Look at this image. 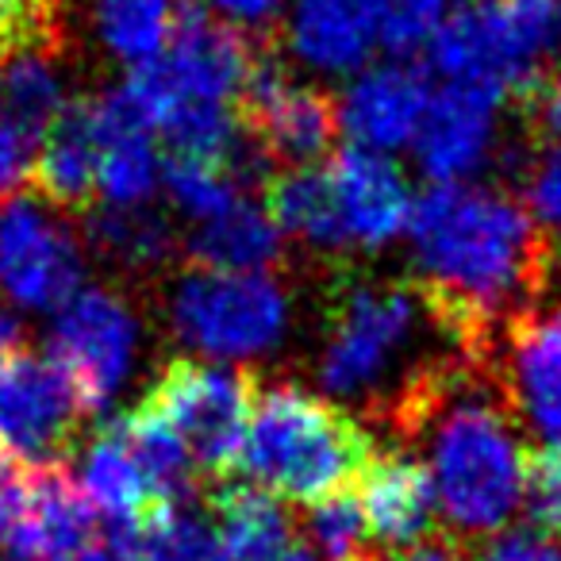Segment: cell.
Here are the masks:
<instances>
[{
	"mask_svg": "<svg viewBox=\"0 0 561 561\" xmlns=\"http://www.w3.org/2000/svg\"><path fill=\"white\" fill-rule=\"evenodd\" d=\"M415 289L466 358L492 362L500 331L546 293L558 250L500 188L435 185L408 219Z\"/></svg>",
	"mask_w": 561,
	"mask_h": 561,
	"instance_id": "cell-1",
	"label": "cell"
},
{
	"mask_svg": "<svg viewBox=\"0 0 561 561\" xmlns=\"http://www.w3.org/2000/svg\"><path fill=\"white\" fill-rule=\"evenodd\" d=\"M381 427L423 446L435 507L454 535H492L527 496L530 454L484 362L450 358L431 369Z\"/></svg>",
	"mask_w": 561,
	"mask_h": 561,
	"instance_id": "cell-2",
	"label": "cell"
},
{
	"mask_svg": "<svg viewBox=\"0 0 561 561\" xmlns=\"http://www.w3.org/2000/svg\"><path fill=\"white\" fill-rule=\"evenodd\" d=\"M427 335H443L415 280L346 273L323 308V343L316 377L331 397L362 400L369 420L389 412L443 362L466 354H420Z\"/></svg>",
	"mask_w": 561,
	"mask_h": 561,
	"instance_id": "cell-3",
	"label": "cell"
},
{
	"mask_svg": "<svg viewBox=\"0 0 561 561\" xmlns=\"http://www.w3.org/2000/svg\"><path fill=\"white\" fill-rule=\"evenodd\" d=\"M374 458V438L343 404L293 381L254 392L239 469L273 500L323 504L351 489Z\"/></svg>",
	"mask_w": 561,
	"mask_h": 561,
	"instance_id": "cell-4",
	"label": "cell"
},
{
	"mask_svg": "<svg viewBox=\"0 0 561 561\" xmlns=\"http://www.w3.org/2000/svg\"><path fill=\"white\" fill-rule=\"evenodd\" d=\"M561 50V0H458L427 43L443 85L492 101H535Z\"/></svg>",
	"mask_w": 561,
	"mask_h": 561,
	"instance_id": "cell-5",
	"label": "cell"
},
{
	"mask_svg": "<svg viewBox=\"0 0 561 561\" xmlns=\"http://www.w3.org/2000/svg\"><path fill=\"white\" fill-rule=\"evenodd\" d=\"M181 346L208 358H254L285 339L289 297L270 273H224L188 265L165 300Z\"/></svg>",
	"mask_w": 561,
	"mask_h": 561,
	"instance_id": "cell-6",
	"label": "cell"
},
{
	"mask_svg": "<svg viewBox=\"0 0 561 561\" xmlns=\"http://www.w3.org/2000/svg\"><path fill=\"white\" fill-rule=\"evenodd\" d=\"M254 392L257 385L250 369H219L178 358L162 366L142 400L181 438L196 473L224 481L242 458Z\"/></svg>",
	"mask_w": 561,
	"mask_h": 561,
	"instance_id": "cell-7",
	"label": "cell"
},
{
	"mask_svg": "<svg viewBox=\"0 0 561 561\" xmlns=\"http://www.w3.org/2000/svg\"><path fill=\"white\" fill-rule=\"evenodd\" d=\"M96 546V507L55 466L0 469V550L9 561H73Z\"/></svg>",
	"mask_w": 561,
	"mask_h": 561,
	"instance_id": "cell-8",
	"label": "cell"
},
{
	"mask_svg": "<svg viewBox=\"0 0 561 561\" xmlns=\"http://www.w3.org/2000/svg\"><path fill=\"white\" fill-rule=\"evenodd\" d=\"M139 323L119 293L81 289L58 308L50 328V358L70 377L85 412H104L131 374Z\"/></svg>",
	"mask_w": 561,
	"mask_h": 561,
	"instance_id": "cell-9",
	"label": "cell"
},
{
	"mask_svg": "<svg viewBox=\"0 0 561 561\" xmlns=\"http://www.w3.org/2000/svg\"><path fill=\"white\" fill-rule=\"evenodd\" d=\"M489 366L515 423L561 446V262L542 297L500 331Z\"/></svg>",
	"mask_w": 561,
	"mask_h": 561,
	"instance_id": "cell-10",
	"label": "cell"
},
{
	"mask_svg": "<svg viewBox=\"0 0 561 561\" xmlns=\"http://www.w3.org/2000/svg\"><path fill=\"white\" fill-rule=\"evenodd\" d=\"M239 101L265 162L305 170L328 154L339 135V104L323 89L297 81L273 55H254Z\"/></svg>",
	"mask_w": 561,
	"mask_h": 561,
	"instance_id": "cell-11",
	"label": "cell"
},
{
	"mask_svg": "<svg viewBox=\"0 0 561 561\" xmlns=\"http://www.w3.org/2000/svg\"><path fill=\"white\" fill-rule=\"evenodd\" d=\"M78 392L55 358L20 351L0 366V454L16 466H55L81 427Z\"/></svg>",
	"mask_w": 561,
	"mask_h": 561,
	"instance_id": "cell-12",
	"label": "cell"
},
{
	"mask_svg": "<svg viewBox=\"0 0 561 561\" xmlns=\"http://www.w3.org/2000/svg\"><path fill=\"white\" fill-rule=\"evenodd\" d=\"M0 285L20 308H62L81 293V250L50 201H0Z\"/></svg>",
	"mask_w": 561,
	"mask_h": 561,
	"instance_id": "cell-13",
	"label": "cell"
},
{
	"mask_svg": "<svg viewBox=\"0 0 561 561\" xmlns=\"http://www.w3.org/2000/svg\"><path fill=\"white\" fill-rule=\"evenodd\" d=\"M250 62H254L250 43L224 20L193 4V9H181L178 32H173L165 55L154 62V70L173 96L231 104L239 101Z\"/></svg>",
	"mask_w": 561,
	"mask_h": 561,
	"instance_id": "cell-14",
	"label": "cell"
},
{
	"mask_svg": "<svg viewBox=\"0 0 561 561\" xmlns=\"http://www.w3.org/2000/svg\"><path fill=\"white\" fill-rule=\"evenodd\" d=\"M427 104L431 81L423 70L404 62L366 66L362 73H354L339 101V131L351 135L354 147L389 154V150L412 147Z\"/></svg>",
	"mask_w": 561,
	"mask_h": 561,
	"instance_id": "cell-15",
	"label": "cell"
},
{
	"mask_svg": "<svg viewBox=\"0 0 561 561\" xmlns=\"http://www.w3.org/2000/svg\"><path fill=\"white\" fill-rule=\"evenodd\" d=\"M496 112L500 101L477 89L443 85L438 93H431L412 142L420 170L435 185H461L469 173L489 165L496 154Z\"/></svg>",
	"mask_w": 561,
	"mask_h": 561,
	"instance_id": "cell-16",
	"label": "cell"
},
{
	"mask_svg": "<svg viewBox=\"0 0 561 561\" xmlns=\"http://www.w3.org/2000/svg\"><path fill=\"white\" fill-rule=\"evenodd\" d=\"M335 188L339 216H343L351 247L381 250L397 239L412 219V193L408 178L389 154L346 147L328 170Z\"/></svg>",
	"mask_w": 561,
	"mask_h": 561,
	"instance_id": "cell-17",
	"label": "cell"
},
{
	"mask_svg": "<svg viewBox=\"0 0 561 561\" xmlns=\"http://www.w3.org/2000/svg\"><path fill=\"white\" fill-rule=\"evenodd\" d=\"M358 504L366 527L385 553L415 550L431 538L435 523V489L420 458L412 454H385L358 477Z\"/></svg>",
	"mask_w": 561,
	"mask_h": 561,
	"instance_id": "cell-18",
	"label": "cell"
},
{
	"mask_svg": "<svg viewBox=\"0 0 561 561\" xmlns=\"http://www.w3.org/2000/svg\"><path fill=\"white\" fill-rule=\"evenodd\" d=\"M289 55L323 78H346L369 66L377 47L369 0H293Z\"/></svg>",
	"mask_w": 561,
	"mask_h": 561,
	"instance_id": "cell-19",
	"label": "cell"
},
{
	"mask_svg": "<svg viewBox=\"0 0 561 561\" xmlns=\"http://www.w3.org/2000/svg\"><path fill=\"white\" fill-rule=\"evenodd\" d=\"M93 104L96 124H101L96 196H104L112 208H142L162 178V165L154 154V127L142 119V112L119 85L104 96H93Z\"/></svg>",
	"mask_w": 561,
	"mask_h": 561,
	"instance_id": "cell-20",
	"label": "cell"
},
{
	"mask_svg": "<svg viewBox=\"0 0 561 561\" xmlns=\"http://www.w3.org/2000/svg\"><path fill=\"white\" fill-rule=\"evenodd\" d=\"M96 178H101V124H96L93 96L70 101L55 119L35 158V181L43 201L58 211L93 208Z\"/></svg>",
	"mask_w": 561,
	"mask_h": 561,
	"instance_id": "cell-21",
	"label": "cell"
},
{
	"mask_svg": "<svg viewBox=\"0 0 561 561\" xmlns=\"http://www.w3.org/2000/svg\"><path fill=\"white\" fill-rule=\"evenodd\" d=\"M81 489H85L89 504H93L96 512H104L108 519L119 523L116 530L139 527V523L154 519V515L173 507L158 496L150 477L142 473V466L135 461L119 420L96 431V438L85 446V458H81Z\"/></svg>",
	"mask_w": 561,
	"mask_h": 561,
	"instance_id": "cell-22",
	"label": "cell"
},
{
	"mask_svg": "<svg viewBox=\"0 0 561 561\" xmlns=\"http://www.w3.org/2000/svg\"><path fill=\"white\" fill-rule=\"evenodd\" d=\"M265 211L280 234L305 242L316 254H343L351 250L343 216H339L335 188L328 170H285L265 181Z\"/></svg>",
	"mask_w": 561,
	"mask_h": 561,
	"instance_id": "cell-23",
	"label": "cell"
},
{
	"mask_svg": "<svg viewBox=\"0 0 561 561\" xmlns=\"http://www.w3.org/2000/svg\"><path fill=\"white\" fill-rule=\"evenodd\" d=\"M185 257L201 270L262 273L280 262V231L262 204L239 201L224 216L196 224L185 239Z\"/></svg>",
	"mask_w": 561,
	"mask_h": 561,
	"instance_id": "cell-24",
	"label": "cell"
},
{
	"mask_svg": "<svg viewBox=\"0 0 561 561\" xmlns=\"http://www.w3.org/2000/svg\"><path fill=\"white\" fill-rule=\"evenodd\" d=\"M66 104V73L47 39L0 50V112L12 124L43 142Z\"/></svg>",
	"mask_w": 561,
	"mask_h": 561,
	"instance_id": "cell-25",
	"label": "cell"
},
{
	"mask_svg": "<svg viewBox=\"0 0 561 561\" xmlns=\"http://www.w3.org/2000/svg\"><path fill=\"white\" fill-rule=\"evenodd\" d=\"M211 515L227 561H277L297 542L289 515L254 484H219L211 496Z\"/></svg>",
	"mask_w": 561,
	"mask_h": 561,
	"instance_id": "cell-26",
	"label": "cell"
},
{
	"mask_svg": "<svg viewBox=\"0 0 561 561\" xmlns=\"http://www.w3.org/2000/svg\"><path fill=\"white\" fill-rule=\"evenodd\" d=\"M178 20L181 0H93L96 43L131 70L165 55Z\"/></svg>",
	"mask_w": 561,
	"mask_h": 561,
	"instance_id": "cell-27",
	"label": "cell"
},
{
	"mask_svg": "<svg viewBox=\"0 0 561 561\" xmlns=\"http://www.w3.org/2000/svg\"><path fill=\"white\" fill-rule=\"evenodd\" d=\"M89 242L101 257L119 270H154L173 254V231L165 219L142 208H89Z\"/></svg>",
	"mask_w": 561,
	"mask_h": 561,
	"instance_id": "cell-28",
	"label": "cell"
},
{
	"mask_svg": "<svg viewBox=\"0 0 561 561\" xmlns=\"http://www.w3.org/2000/svg\"><path fill=\"white\" fill-rule=\"evenodd\" d=\"M162 181H165V188H170L173 208L185 211L196 224H208V219L224 216V211L234 208L239 201H247L242 178H234L224 165L170 158V162L162 165Z\"/></svg>",
	"mask_w": 561,
	"mask_h": 561,
	"instance_id": "cell-29",
	"label": "cell"
},
{
	"mask_svg": "<svg viewBox=\"0 0 561 561\" xmlns=\"http://www.w3.org/2000/svg\"><path fill=\"white\" fill-rule=\"evenodd\" d=\"M450 9V0H369L377 43L392 55H415L427 47Z\"/></svg>",
	"mask_w": 561,
	"mask_h": 561,
	"instance_id": "cell-30",
	"label": "cell"
},
{
	"mask_svg": "<svg viewBox=\"0 0 561 561\" xmlns=\"http://www.w3.org/2000/svg\"><path fill=\"white\" fill-rule=\"evenodd\" d=\"M523 193H527V211L538 231L550 242H561V142H550L535 158H527Z\"/></svg>",
	"mask_w": 561,
	"mask_h": 561,
	"instance_id": "cell-31",
	"label": "cell"
},
{
	"mask_svg": "<svg viewBox=\"0 0 561 561\" xmlns=\"http://www.w3.org/2000/svg\"><path fill=\"white\" fill-rule=\"evenodd\" d=\"M527 504L530 523L561 538V446L530 454L527 461Z\"/></svg>",
	"mask_w": 561,
	"mask_h": 561,
	"instance_id": "cell-32",
	"label": "cell"
},
{
	"mask_svg": "<svg viewBox=\"0 0 561 561\" xmlns=\"http://www.w3.org/2000/svg\"><path fill=\"white\" fill-rule=\"evenodd\" d=\"M43 142L35 135H27L20 124H12L0 112V201L16 196L27 181L35 178V158H39Z\"/></svg>",
	"mask_w": 561,
	"mask_h": 561,
	"instance_id": "cell-33",
	"label": "cell"
},
{
	"mask_svg": "<svg viewBox=\"0 0 561 561\" xmlns=\"http://www.w3.org/2000/svg\"><path fill=\"white\" fill-rule=\"evenodd\" d=\"M473 561H561V538H553L550 530L523 523L504 535H496L481 550V558Z\"/></svg>",
	"mask_w": 561,
	"mask_h": 561,
	"instance_id": "cell-34",
	"label": "cell"
},
{
	"mask_svg": "<svg viewBox=\"0 0 561 561\" xmlns=\"http://www.w3.org/2000/svg\"><path fill=\"white\" fill-rule=\"evenodd\" d=\"M50 12L55 0H0V50L47 39Z\"/></svg>",
	"mask_w": 561,
	"mask_h": 561,
	"instance_id": "cell-35",
	"label": "cell"
},
{
	"mask_svg": "<svg viewBox=\"0 0 561 561\" xmlns=\"http://www.w3.org/2000/svg\"><path fill=\"white\" fill-rule=\"evenodd\" d=\"M201 9L224 20L234 32H270L277 24L285 0H201Z\"/></svg>",
	"mask_w": 561,
	"mask_h": 561,
	"instance_id": "cell-36",
	"label": "cell"
},
{
	"mask_svg": "<svg viewBox=\"0 0 561 561\" xmlns=\"http://www.w3.org/2000/svg\"><path fill=\"white\" fill-rule=\"evenodd\" d=\"M530 104H535V116H538V124H542V131L561 139V73L553 81H546Z\"/></svg>",
	"mask_w": 561,
	"mask_h": 561,
	"instance_id": "cell-37",
	"label": "cell"
},
{
	"mask_svg": "<svg viewBox=\"0 0 561 561\" xmlns=\"http://www.w3.org/2000/svg\"><path fill=\"white\" fill-rule=\"evenodd\" d=\"M392 561H473V558H469V550L461 542H450V538H427L423 546L397 553Z\"/></svg>",
	"mask_w": 561,
	"mask_h": 561,
	"instance_id": "cell-38",
	"label": "cell"
},
{
	"mask_svg": "<svg viewBox=\"0 0 561 561\" xmlns=\"http://www.w3.org/2000/svg\"><path fill=\"white\" fill-rule=\"evenodd\" d=\"M277 561H320V558H316V553H312V550H308V546L293 542V546H289V550L280 553V558H277Z\"/></svg>",
	"mask_w": 561,
	"mask_h": 561,
	"instance_id": "cell-39",
	"label": "cell"
},
{
	"mask_svg": "<svg viewBox=\"0 0 561 561\" xmlns=\"http://www.w3.org/2000/svg\"><path fill=\"white\" fill-rule=\"evenodd\" d=\"M73 561H124V558H119V553L116 550H96V546H93V550H85V553H81V558H73Z\"/></svg>",
	"mask_w": 561,
	"mask_h": 561,
	"instance_id": "cell-40",
	"label": "cell"
}]
</instances>
